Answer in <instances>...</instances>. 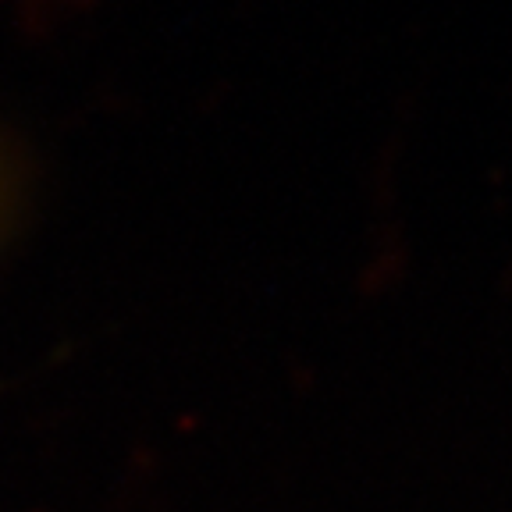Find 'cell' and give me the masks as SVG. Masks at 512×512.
<instances>
[{"mask_svg":"<svg viewBox=\"0 0 512 512\" xmlns=\"http://www.w3.org/2000/svg\"><path fill=\"white\" fill-rule=\"evenodd\" d=\"M8 207H11V185H8V168H4V160H0V224H4Z\"/></svg>","mask_w":512,"mask_h":512,"instance_id":"1","label":"cell"}]
</instances>
